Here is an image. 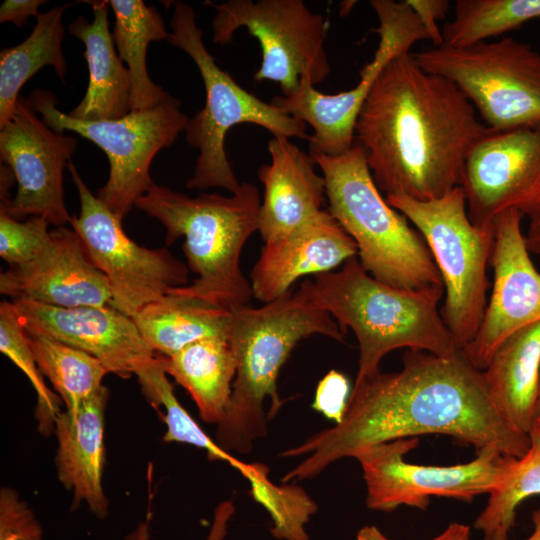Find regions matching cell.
I'll return each instance as SVG.
<instances>
[{
	"mask_svg": "<svg viewBox=\"0 0 540 540\" xmlns=\"http://www.w3.org/2000/svg\"><path fill=\"white\" fill-rule=\"evenodd\" d=\"M522 218L518 211L509 210L496 221L491 296L475 337L462 350L481 371L508 336L540 321V272L526 248Z\"/></svg>",
	"mask_w": 540,
	"mask_h": 540,
	"instance_id": "17",
	"label": "cell"
},
{
	"mask_svg": "<svg viewBox=\"0 0 540 540\" xmlns=\"http://www.w3.org/2000/svg\"><path fill=\"white\" fill-rule=\"evenodd\" d=\"M86 3L93 10L92 22L80 15L68 31L84 43L89 82L83 99L69 115L83 121L119 119L131 112L130 73L116 52L107 0Z\"/></svg>",
	"mask_w": 540,
	"mask_h": 540,
	"instance_id": "23",
	"label": "cell"
},
{
	"mask_svg": "<svg viewBox=\"0 0 540 540\" xmlns=\"http://www.w3.org/2000/svg\"><path fill=\"white\" fill-rule=\"evenodd\" d=\"M160 358L167 375L190 394L201 419L217 425L227 411L236 376V359L228 339H203Z\"/></svg>",
	"mask_w": 540,
	"mask_h": 540,
	"instance_id": "26",
	"label": "cell"
},
{
	"mask_svg": "<svg viewBox=\"0 0 540 540\" xmlns=\"http://www.w3.org/2000/svg\"><path fill=\"white\" fill-rule=\"evenodd\" d=\"M529 253L540 256V211L530 218L528 232L524 235Z\"/></svg>",
	"mask_w": 540,
	"mask_h": 540,
	"instance_id": "42",
	"label": "cell"
},
{
	"mask_svg": "<svg viewBox=\"0 0 540 540\" xmlns=\"http://www.w3.org/2000/svg\"><path fill=\"white\" fill-rule=\"evenodd\" d=\"M460 186L478 228L495 231L509 210L533 217L540 211V124L489 129L468 154Z\"/></svg>",
	"mask_w": 540,
	"mask_h": 540,
	"instance_id": "15",
	"label": "cell"
},
{
	"mask_svg": "<svg viewBox=\"0 0 540 540\" xmlns=\"http://www.w3.org/2000/svg\"><path fill=\"white\" fill-rule=\"evenodd\" d=\"M27 336L42 375L51 382L65 410H77L103 386L109 371L95 357L45 336Z\"/></svg>",
	"mask_w": 540,
	"mask_h": 540,
	"instance_id": "29",
	"label": "cell"
},
{
	"mask_svg": "<svg viewBox=\"0 0 540 540\" xmlns=\"http://www.w3.org/2000/svg\"><path fill=\"white\" fill-rule=\"evenodd\" d=\"M43 530L25 502L10 489L0 496V540H42Z\"/></svg>",
	"mask_w": 540,
	"mask_h": 540,
	"instance_id": "36",
	"label": "cell"
},
{
	"mask_svg": "<svg viewBox=\"0 0 540 540\" xmlns=\"http://www.w3.org/2000/svg\"><path fill=\"white\" fill-rule=\"evenodd\" d=\"M43 0H5L0 7V23L10 22L17 27L23 26L30 16L40 14L39 7Z\"/></svg>",
	"mask_w": 540,
	"mask_h": 540,
	"instance_id": "40",
	"label": "cell"
},
{
	"mask_svg": "<svg viewBox=\"0 0 540 540\" xmlns=\"http://www.w3.org/2000/svg\"><path fill=\"white\" fill-rule=\"evenodd\" d=\"M352 389L347 377L330 370L316 387L312 407L327 419L339 424L346 412Z\"/></svg>",
	"mask_w": 540,
	"mask_h": 540,
	"instance_id": "37",
	"label": "cell"
},
{
	"mask_svg": "<svg viewBox=\"0 0 540 540\" xmlns=\"http://www.w3.org/2000/svg\"><path fill=\"white\" fill-rule=\"evenodd\" d=\"M379 26V44L372 60L360 71L358 84L348 91L324 94L303 78L291 96H275L270 102L290 116L309 124L310 153L337 156L355 142V124L360 109L384 67L395 57L409 52L412 45L429 39L415 12L406 3L394 0H372Z\"/></svg>",
	"mask_w": 540,
	"mask_h": 540,
	"instance_id": "14",
	"label": "cell"
},
{
	"mask_svg": "<svg viewBox=\"0 0 540 540\" xmlns=\"http://www.w3.org/2000/svg\"><path fill=\"white\" fill-rule=\"evenodd\" d=\"M412 54L424 70L453 82L489 129L540 124V52L530 44L504 37Z\"/></svg>",
	"mask_w": 540,
	"mask_h": 540,
	"instance_id": "10",
	"label": "cell"
},
{
	"mask_svg": "<svg viewBox=\"0 0 540 540\" xmlns=\"http://www.w3.org/2000/svg\"><path fill=\"white\" fill-rule=\"evenodd\" d=\"M115 16L113 39L131 79V111L155 106L167 92L149 77L146 55L152 41L169 40L159 11L142 0H107Z\"/></svg>",
	"mask_w": 540,
	"mask_h": 540,
	"instance_id": "28",
	"label": "cell"
},
{
	"mask_svg": "<svg viewBox=\"0 0 540 540\" xmlns=\"http://www.w3.org/2000/svg\"><path fill=\"white\" fill-rule=\"evenodd\" d=\"M68 4L40 13L31 34L0 52V128L13 116L23 85L40 69L52 66L64 80L67 64L62 51L63 14Z\"/></svg>",
	"mask_w": 540,
	"mask_h": 540,
	"instance_id": "27",
	"label": "cell"
},
{
	"mask_svg": "<svg viewBox=\"0 0 540 540\" xmlns=\"http://www.w3.org/2000/svg\"><path fill=\"white\" fill-rule=\"evenodd\" d=\"M450 80L410 52L381 71L358 114L355 140L386 196L419 201L461 185L465 162L489 128Z\"/></svg>",
	"mask_w": 540,
	"mask_h": 540,
	"instance_id": "2",
	"label": "cell"
},
{
	"mask_svg": "<svg viewBox=\"0 0 540 540\" xmlns=\"http://www.w3.org/2000/svg\"><path fill=\"white\" fill-rule=\"evenodd\" d=\"M539 409H540V389H539L538 404H537V410Z\"/></svg>",
	"mask_w": 540,
	"mask_h": 540,
	"instance_id": "45",
	"label": "cell"
},
{
	"mask_svg": "<svg viewBox=\"0 0 540 540\" xmlns=\"http://www.w3.org/2000/svg\"><path fill=\"white\" fill-rule=\"evenodd\" d=\"M470 526L453 522L432 540H470ZM356 540H392L385 536L376 526H364L357 532Z\"/></svg>",
	"mask_w": 540,
	"mask_h": 540,
	"instance_id": "41",
	"label": "cell"
},
{
	"mask_svg": "<svg viewBox=\"0 0 540 540\" xmlns=\"http://www.w3.org/2000/svg\"><path fill=\"white\" fill-rule=\"evenodd\" d=\"M529 435L531 438H534L540 441V409L537 410L536 412Z\"/></svg>",
	"mask_w": 540,
	"mask_h": 540,
	"instance_id": "44",
	"label": "cell"
},
{
	"mask_svg": "<svg viewBox=\"0 0 540 540\" xmlns=\"http://www.w3.org/2000/svg\"><path fill=\"white\" fill-rule=\"evenodd\" d=\"M253 499L268 512L271 534L279 540H309L306 524L318 509L313 499L299 486L276 485L266 466L248 481Z\"/></svg>",
	"mask_w": 540,
	"mask_h": 540,
	"instance_id": "34",
	"label": "cell"
},
{
	"mask_svg": "<svg viewBox=\"0 0 540 540\" xmlns=\"http://www.w3.org/2000/svg\"><path fill=\"white\" fill-rule=\"evenodd\" d=\"M268 152L270 163L260 166L257 173L264 186L258 228L264 242L312 221L324 210L326 197L324 178L316 173L310 153L283 136H273Z\"/></svg>",
	"mask_w": 540,
	"mask_h": 540,
	"instance_id": "21",
	"label": "cell"
},
{
	"mask_svg": "<svg viewBox=\"0 0 540 540\" xmlns=\"http://www.w3.org/2000/svg\"><path fill=\"white\" fill-rule=\"evenodd\" d=\"M385 199L413 223L426 241L446 295L441 317L463 350L475 337L487 306L491 286L487 268L495 231L483 230L470 221L461 186L429 201L406 196Z\"/></svg>",
	"mask_w": 540,
	"mask_h": 540,
	"instance_id": "8",
	"label": "cell"
},
{
	"mask_svg": "<svg viewBox=\"0 0 540 540\" xmlns=\"http://www.w3.org/2000/svg\"><path fill=\"white\" fill-rule=\"evenodd\" d=\"M0 351L27 376L37 394L35 417L38 428L44 435L55 428V420L61 412L60 397L51 391L43 380L34 353L28 342L12 302L0 303Z\"/></svg>",
	"mask_w": 540,
	"mask_h": 540,
	"instance_id": "33",
	"label": "cell"
},
{
	"mask_svg": "<svg viewBox=\"0 0 540 540\" xmlns=\"http://www.w3.org/2000/svg\"><path fill=\"white\" fill-rule=\"evenodd\" d=\"M482 372L496 409L513 428L529 435L540 389V321L508 336Z\"/></svg>",
	"mask_w": 540,
	"mask_h": 540,
	"instance_id": "24",
	"label": "cell"
},
{
	"mask_svg": "<svg viewBox=\"0 0 540 540\" xmlns=\"http://www.w3.org/2000/svg\"><path fill=\"white\" fill-rule=\"evenodd\" d=\"M310 154L325 181L328 211L355 241L358 260L374 279L405 290L444 287L422 234L381 196L359 142L337 156Z\"/></svg>",
	"mask_w": 540,
	"mask_h": 540,
	"instance_id": "6",
	"label": "cell"
},
{
	"mask_svg": "<svg viewBox=\"0 0 540 540\" xmlns=\"http://www.w3.org/2000/svg\"><path fill=\"white\" fill-rule=\"evenodd\" d=\"M235 512L232 501L219 503L214 510L213 520L206 540H224L228 532V523ZM124 540H150V529L147 522H141L128 533Z\"/></svg>",
	"mask_w": 540,
	"mask_h": 540,
	"instance_id": "39",
	"label": "cell"
},
{
	"mask_svg": "<svg viewBox=\"0 0 540 540\" xmlns=\"http://www.w3.org/2000/svg\"><path fill=\"white\" fill-rule=\"evenodd\" d=\"M418 444L417 437L402 438L364 447L353 455L363 471L369 509L392 512L405 505L425 510L433 496L471 502L503 484L514 458L483 450L472 461L452 466L406 462L404 455Z\"/></svg>",
	"mask_w": 540,
	"mask_h": 540,
	"instance_id": "12",
	"label": "cell"
},
{
	"mask_svg": "<svg viewBox=\"0 0 540 540\" xmlns=\"http://www.w3.org/2000/svg\"><path fill=\"white\" fill-rule=\"evenodd\" d=\"M540 17V0H457L442 28L443 45L465 47Z\"/></svg>",
	"mask_w": 540,
	"mask_h": 540,
	"instance_id": "31",
	"label": "cell"
},
{
	"mask_svg": "<svg viewBox=\"0 0 540 540\" xmlns=\"http://www.w3.org/2000/svg\"><path fill=\"white\" fill-rule=\"evenodd\" d=\"M357 252L355 241L324 209L296 231L265 242L249 276L253 297L271 302L290 291L297 279L331 272Z\"/></svg>",
	"mask_w": 540,
	"mask_h": 540,
	"instance_id": "20",
	"label": "cell"
},
{
	"mask_svg": "<svg viewBox=\"0 0 540 540\" xmlns=\"http://www.w3.org/2000/svg\"><path fill=\"white\" fill-rule=\"evenodd\" d=\"M109 390L102 386L75 411H61L55 420L59 481L73 492V504L84 502L105 519L109 502L102 484L105 463L104 425Z\"/></svg>",
	"mask_w": 540,
	"mask_h": 540,
	"instance_id": "22",
	"label": "cell"
},
{
	"mask_svg": "<svg viewBox=\"0 0 540 540\" xmlns=\"http://www.w3.org/2000/svg\"><path fill=\"white\" fill-rule=\"evenodd\" d=\"M417 15L421 24L428 33L429 40L434 47L443 45L442 31L439 30L437 20L444 19L450 7L446 0H405Z\"/></svg>",
	"mask_w": 540,
	"mask_h": 540,
	"instance_id": "38",
	"label": "cell"
},
{
	"mask_svg": "<svg viewBox=\"0 0 540 540\" xmlns=\"http://www.w3.org/2000/svg\"><path fill=\"white\" fill-rule=\"evenodd\" d=\"M53 131H73L99 146L109 161V176L98 199L123 220L155 183L150 166L157 153L185 131L189 118L181 102L167 94L153 107L113 120L83 121L60 111L50 91L35 89L28 98Z\"/></svg>",
	"mask_w": 540,
	"mask_h": 540,
	"instance_id": "9",
	"label": "cell"
},
{
	"mask_svg": "<svg viewBox=\"0 0 540 540\" xmlns=\"http://www.w3.org/2000/svg\"><path fill=\"white\" fill-rule=\"evenodd\" d=\"M48 221L42 217H28L18 221L0 211V256L10 267L33 260L44 249L50 238Z\"/></svg>",
	"mask_w": 540,
	"mask_h": 540,
	"instance_id": "35",
	"label": "cell"
},
{
	"mask_svg": "<svg viewBox=\"0 0 540 540\" xmlns=\"http://www.w3.org/2000/svg\"><path fill=\"white\" fill-rule=\"evenodd\" d=\"M299 289L329 312L346 333L351 329L359 345L355 382L377 372L389 352L407 348L438 356L460 349L438 310L444 287L405 290L374 279L357 256L338 271L305 279Z\"/></svg>",
	"mask_w": 540,
	"mask_h": 540,
	"instance_id": "4",
	"label": "cell"
},
{
	"mask_svg": "<svg viewBox=\"0 0 540 540\" xmlns=\"http://www.w3.org/2000/svg\"><path fill=\"white\" fill-rule=\"evenodd\" d=\"M533 529L531 534L523 540H540V508L532 512L531 517ZM484 540H510L507 535L503 534H492L489 536H484Z\"/></svg>",
	"mask_w": 540,
	"mask_h": 540,
	"instance_id": "43",
	"label": "cell"
},
{
	"mask_svg": "<svg viewBox=\"0 0 540 540\" xmlns=\"http://www.w3.org/2000/svg\"><path fill=\"white\" fill-rule=\"evenodd\" d=\"M424 434H442L472 445L476 453L495 450L520 458L531 438L513 428L490 399L483 372L462 350L450 356L408 349L403 367L355 382L342 421L284 451L306 456L281 479H310L360 449Z\"/></svg>",
	"mask_w": 540,
	"mask_h": 540,
	"instance_id": "1",
	"label": "cell"
},
{
	"mask_svg": "<svg viewBox=\"0 0 540 540\" xmlns=\"http://www.w3.org/2000/svg\"><path fill=\"white\" fill-rule=\"evenodd\" d=\"M322 335L339 342L345 332L326 310L298 289L254 308L231 312L228 342L236 359L232 395L217 424L216 443L246 454L267 433V421L280 410V370L299 341Z\"/></svg>",
	"mask_w": 540,
	"mask_h": 540,
	"instance_id": "3",
	"label": "cell"
},
{
	"mask_svg": "<svg viewBox=\"0 0 540 540\" xmlns=\"http://www.w3.org/2000/svg\"><path fill=\"white\" fill-rule=\"evenodd\" d=\"M136 376L147 401L157 409H164L165 442L185 443L203 449L211 460L226 461L247 480L257 471L260 463H245L223 450L179 403L160 356L139 370Z\"/></svg>",
	"mask_w": 540,
	"mask_h": 540,
	"instance_id": "30",
	"label": "cell"
},
{
	"mask_svg": "<svg viewBox=\"0 0 540 540\" xmlns=\"http://www.w3.org/2000/svg\"><path fill=\"white\" fill-rule=\"evenodd\" d=\"M169 41L186 52L196 64L205 87L204 107L196 112L185 128L187 143L199 151L189 189L219 187L231 194L241 186L225 151V137L235 125L255 124L273 136L309 140L306 123L283 112L271 103L243 89L222 70L209 53L197 26L196 12L188 3L174 2Z\"/></svg>",
	"mask_w": 540,
	"mask_h": 540,
	"instance_id": "7",
	"label": "cell"
},
{
	"mask_svg": "<svg viewBox=\"0 0 540 540\" xmlns=\"http://www.w3.org/2000/svg\"><path fill=\"white\" fill-rule=\"evenodd\" d=\"M11 302L27 333L86 352L109 373L128 378L155 358L133 318L111 306L64 308L28 300Z\"/></svg>",
	"mask_w": 540,
	"mask_h": 540,
	"instance_id": "18",
	"label": "cell"
},
{
	"mask_svg": "<svg viewBox=\"0 0 540 540\" xmlns=\"http://www.w3.org/2000/svg\"><path fill=\"white\" fill-rule=\"evenodd\" d=\"M80 199L70 222L111 289L110 306L133 318L172 288L185 286L189 268L167 248L149 249L130 239L122 219L93 195L70 160L67 166Z\"/></svg>",
	"mask_w": 540,
	"mask_h": 540,
	"instance_id": "13",
	"label": "cell"
},
{
	"mask_svg": "<svg viewBox=\"0 0 540 540\" xmlns=\"http://www.w3.org/2000/svg\"><path fill=\"white\" fill-rule=\"evenodd\" d=\"M535 495H540V441L531 438L528 451L512 459L503 484L489 495L486 507L474 521L475 529L484 536H508L515 525L517 507Z\"/></svg>",
	"mask_w": 540,
	"mask_h": 540,
	"instance_id": "32",
	"label": "cell"
},
{
	"mask_svg": "<svg viewBox=\"0 0 540 540\" xmlns=\"http://www.w3.org/2000/svg\"><path fill=\"white\" fill-rule=\"evenodd\" d=\"M135 206L166 229V246L184 237L187 266L197 277L190 285L174 288L235 311L253 297L240 267V255L259 228L261 199L258 188L241 182L230 196L202 193L195 197L154 184Z\"/></svg>",
	"mask_w": 540,
	"mask_h": 540,
	"instance_id": "5",
	"label": "cell"
},
{
	"mask_svg": "<svg viewBox=\"0 0 540 540\" xmlns=\"http://www.w3.org/2000/svg\"><path fill=\"white\" fill-rule=\"evenodd\" d=\"M36 113L21 95L12 118L0 128V160L17 182L16 195L1 199L0 211L18 221L36 216L61 227L72 219L64 203L63 171L77 140L56 133Z\"/></svg>",
	"mask_w": 540,
	"mask_h": 540,
	"instance_id": "16",
	"label": "cell"
},
{
	"mask_svg": "<svg viewBox=\"0 0 540 540\" xmlns=\"http://www.w3.org/2000/svg\"><path fill=\"white\" fill-rule=\"evenodd\" d=\"M212 40L225 45L234 33L245 28L256 37L262 49V61L254 80L279 84L282 96L289 97L303 78L314 85L330 73L325 50L328 24L322 15L312 12L302 0H229L211 4Z\"/></svg>",
	"mask_w": 540,
	"mask_h": 540,
	"instance_id": "11",
	"label": "cell"
},
{
	"mask_svg": "<svg viewBox=\"0 0 540 540\" xmlns=\"http://www.w3.org/2000/svg\"><path fill=\"white\" fill-rule=\"evenodd\" d=\"M0 293L56 307L110 306L106 276L92 262L79 235L64 226L50 230L33 260L0 274Z\"/></svg>",
	"mask_w": 540,
	"mask_h": 540,
	"instance_id": "19",
	"label": "cell"
},
{
	"mask_svg": "<svg viewBox=\"0 0 540 540\" xmlns=\"http://www.w3.org/2000/svg\"><path fill=\"white\" fill-rule=\"evenodd\" d=\"M133 320L153 352L170 356L203 339H228L231 312L172 288Z\"/></svg>",
	"mask_w": 540,
	"mask_h": 540,
	"instance_id": "25",
	"label": "cell"
}]
</instances>
